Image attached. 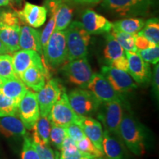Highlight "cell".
Returning <instances> with one entry per match:
<instances>
[{
  "label": "cell",
  "instance_id": "cell-35",
  "mask_svg": "<svg viewBox=\"0 0 159 159\" xmlns=\"http://www.w3.org/2000/svg\"><path fill=\"white\" fill-rule=\"evenodd\" d=\"M21 159H40L39 153L33 144L32 139L27 135L24 136Z\"/></svg>",
  "mask_w": 159,
  "mask_h": 159
},
{
  "label": "cell",
  "instance_id": "cell-47",
  "mask_svg": "<svg viewBox=\"0 0 159 159\" xmlns=\"http://www.w3.org/2000/svg\"><path fill=\"white\" fill-rule=\"evenodd\" d=\"M55 159H59V152L58 151H55Z\"/></svg>",
  "mask_w": 159,
  "mask_h": 159
},
{
  "label": "cell",
  "instance_id": "cell-29",
  "mask_svg": "<svg viewBox=\"0 0 159 159\" xmlns=\"http://www.w3.org/2000/svg\"><path fill=\"white\" fill-rule=\"evenodd\" d=\"M110 33L118 41L119 44L125 49V51L134 52H136L137 49L135 45V37L136 34H130V33H123L120 31H116L111 30Z\"/></svg>",
  "mask_w": 159,
  "mask_h": 159
},
{
  "label": "cell",
  "instance_id": "cell-22",
  "mask_svg": "<svg viewBox=\"0 0 159 159\" xmlns=\"http://www.w3.org/2000/svg\"><path fill=\"white\" fill-rule=\"evenodd\" d=\"M0 134L6 138L21 137L27 135V129L17 116L0 117Z\"/></svg>",
  "mask_w": 159,
  "mask_h": 159
},
{
  "label": "cell",
  "instance_id": "cell-12",
  "mask_svg": "<svg viewBox=\"0 0 159 159\" xmlns=\"http://www.w3.org/2000/svg\"><path fill=\"white\" fill-rule=\"evenodd\" d=\"M151 0H103V8L121 16L139 14L150 7Z\"/></svg>",
  "mask_w": 159,
  "mask_h": 159
},
{
  "label": "cell",
  "instance_id": "cell-23",
  "mask_svg": "<svg viewBox=\"0 0 159 159\" xmlns=\"http://www.w3.org/2000/svg\"><path fill=\"white\" fill-rule=\"evenodd\" d=\"M102 150L107 159H125L120 139L106 130L103 131Z\"/></svg>",
  "mask_w": 159,
  "mask_h": 159
},
{
  "label": "cell",
  "instance_id": "cell-39",
  "mask_svg": "<svg viewBox=\"0 0 159 159\" xmlns=\"http://www.w3.org/2000/svg\"><path fill=\"white\" fill-rule=\"evenodd\" d=\"M33 141V139H32ZM33 144L37 150L40 159H55V153L49 145L43 144L33 141Z\"/></svg>",
  "mask_w": 159,
  "mask_h": 159
},
{
  "label": "cell",
  "instance_id": "cell-7",
  "mask_svg": "<svg viewBox=\"0 0 159 159\" xmlns=\"http://www.w3.org/2000/svg\"><path fill=\"white\" fill-rule=\"evenodd\" d=\"M48 116L51 122L65 128L72 123L78 122L80 117L71 107L67 94L64 92L52 107Z\"/></svg>",
  "mask_w": 159,
  "mask_h": 159
},
{
  "label": "cell",
  "instance_id": "cell-51",
  "mask_svg": "<svg viewBox=\"0 0 159 159\" xmlns=\"http://www.w3.org/2000/svg\"><path fill=\"white\" fill-rule=\"evenodd\" d=\"M74 1L77 2H84V0H74Z\"/></svg>",
  "mask_w": 159,
  "mask_h": 159
},
{
  "label": "cell",
  "instance_id": "cell-38",
  "mask_svg": "<svg viewBox=\"0 0 159 159\" xmlns=\"http://www.w3.org/2000/svg\"><path fill=\"white\" fill-rule=\"evenodd\" d=\"M55 19L52 16H51L48 23L46 25L42 33H41V47H42V51L45 48L49 38H50L52 34L53 33V32L55 31Z\"/></svg>",
  "mask_w": 159,
  "mask_h": 159
},
{
  "label": "cell",
  "instance_id": "cell-3",
  "mask_svg": "<svg viewBox=\"0 0 159 159\" xmlns=\"http://www.w3.org/2000/svg\"><path fill=\"white\" fill-rule=\"evenodd\" d=\"M46 66L55 69L68 61L64 30L54 31L43 49Z\"/></svg>",
  "mask_w": 159,
  "mask_h": 159
},
{
  "label": "cell",
  "instance_id": "cell-34",
  "mask_svg": "<svg viewBox=\"0 0 159 159\" xmlns=\"http://www.w3.org/2000/svg\"><path fill=\"white\" fill-rule=\"evenodd\" d=\"M136 53L142 57L143 61L147 63L157 64L159 61V47L158 45L152 48L146 49H137Z\"/></svg>",
  "mask_w": 159,
  "mask_h": 159
},
{
  "label": "cell",
  "instance_id": "cell-36",
  "mask_svg": "<svg viewBox=\"0 0 159 159\" xmlns=\"http://www.w3.org/2000/svg\"><path fill=\"white\" fill-rule=\"evenodd\" d=\"M66 131L67 136L73 139L76 143L85 137L83 128L77 123H72L66 127Z\"/></svg>",
  "mask_w": 159,
  "mask_h": 159
},
{
  "label": "cell",
  "instance_id": "cell-24",
  "mask_svg": "<svg viewBox=\"0 0 159 159\" xmlns=\"http://www.w3.org/2000/svg\"><path fill=\"white\" fill-rule=\"evenodd\" d=\"M21 26L0 25V40L2 41L10 53L19 50V35Z\"/></svg>",
  "mask_w": 159,
  "mask_h": 159
},
{
  "label": "cell",
  "instance_id": "cell-25",
  "mask_svg": "<svg viewBox=\"0 0 159 159\" xmlns=\"http://www.w3.org/2000/svg\"><path fill=\"white\" fill-rule=\"evenodd\" d=\"M33 130V142L49 145V134L51 130V121L48 116H41L35 123Z\"/></svg>",
  "mask_w": 159,
  "mask_h": 159
},
{
  "label": "cell",
  "instance_id": "cell-26",
  "mask_svg": "<svg viewBox=\"0 0 159 159\" xmlns=\"http://www.w3.org/2000/svg\"><path fill=\"white\" fill-rule=\"evenodd\" d=\"M106 44L103 51L105 63L109 66L116 60L125 56V51L110 32L106 35Z\"/></svg>",
  "mask_w": 159,
  "mask_h": 159
},
{
  "label": "cell",
  "instance_id": "cell-5",
  "mask_svg": "<svg viewBox=\"0 0 159 159\" xmlns=\"http://www.w3.org/2000/svg\"><path fill=\"white\" fill-rule=\"evenodd\" d=\"M96 114L97 119L104 126L105 130L119 138V126L124 114L123 101L101 103Z\"/></svg>",
  "mask_w": 159,
  "mask_h": 159
},
{
  "label": "cell",
  "instance_id": "cell-4",
  "mask_svg": "<svg viewBox=\"0 0 159 159\" xmlns=\"http://www.w3.org/2000/svg\"><path fill=\"white\" fill-rule=\"evenodd\" d=\"M61 72L69 83L82 89L87 88L94 75L86 57L65 63Z\"/></svg>",
  "mask_w": 159,
  "mask_h": 159
},
{
  "label": "cell",
  "instance_id": "cell-2",
  "mask_svg": "<svg viewBox=\"0 0 159 159\" xmlns=\"http://www.w3.org/2000/svg\"><path fill=\"white\" fill-rule=\"evenodd\" d=\"M66 30L68 61L85 57L88 55L90 34L79 21L71 22Z\"/></svg>",
  "mask_w": 159,
  "mask_h": 159
},
{
  "label": "cell",
  "instance_id": "cell-21",
  "mask_svg": "<svg viewBox=\"0 0 159 159\" xmlns=\"http://www.w3.org/2000/svg\"><path fill=\"white\" fill-rule=\"evenodd\" d=\"M27 91L28 88L19 77L5 80L2 85L0 87V94L11 99L18 105Z\"/></svg>",
  "mask_w": 159,
  "mask_h": 159
},
{
  "label": "cell",
  "instance_id": "cell-37",
  "mask_svg": "<svg viewBox=\"0 0 159 159\" xmlns=\"http://www.w3.org/2000/svg\"><path fill=\"white\" fill-rule=\"evenodd\" d=\"M2 25L16 27L20 25V19L18 16L16 11H1Z\"/></svg>",
  "mask_w": 159,
  "mask_h": 159
},
{
  "label": "cell",
  "instance_id": "cell-49",
  "mask_svg": "<svg viewBox=\"0 0 159 159\" xmlns=\"http://www.w3.org/2000/svg\"><path fill=\"white\" fill-rule=\"evenodd\" d=\"M4 80H4L3 78H2V77H0V87H1V85H2Z\"/></svg>",
  "mask_w": 159,
  "mask_h": 159
},
{
  "label": "cell",
  "instance_id": "cell-53",
  "mask_svg": "<svg viewBox=\"0 0 159 159\" xmlns=\"http://www.w3.org/2000/svg\"><path fill=\"white\" fill-rule=\"evenodd\" d=\"M61 1H63V2H67L70 1V0H61Z\"/></svg>",
  "mask_w": 159,
  "mask_h": 159
},
{
  "label": "cell",
  "instance_id": "cell-31",
  "mask_svg": "<svg viewBox=\"0 0 159 159\" xmlns=\"http://www.w3.org/2000/svg\"><path fill=\"white\" fill-rule=\"evenodd\" d=\"M67 136L65 127L60 126L51 122V130L49 134V142L57 150H61L63 141Z\"/></svg>",
  "mask_w": 159,
  "mask_h": 159
},
{
  "label": "cell",
  "instance_id": "cell-42",
  "mask_svg": "<svg viewBox=\"0 0 159 159\" xmlns=\"http://www.w3.org/2000/svg\"><path fill=\"white\" fill-rule=\"evenodd\" d=\"M153 72L152 74V90H153L154 95L156 97L157 99H158L159 94V65L158 63L155 64Z\"/></svg>",
  "mask_w": 159,
  "mask_h": 159
},
{
  "label": "cell",
  "instance_id": "cell-15",
  "mask_svg": "<svg viewBox=\"0 0 159 159\" xmlns=\"http://www.w3.org/2000/svg\"><path fill=\"white\" fill-rule=\"evenodd\" d=\"M81 19L83 27L90 35L108 33L113 27L112 22L91 10L83 12Z\"/></svg>",
  "mask_w": 159,
  "mask_h": 159
},
{
  "label": "cell",
  "instance_id": "cell-28",
  "mask_svg": "<svg viewBox=\"0 0 159 159\" xmlns=\"http://www.w3.org/2000/svg\"><path fill=\"white\" fill-rule=\"evenodd\" d=\"M138 34L142 35L148 39L151 42L154 43L156 45L159 43V21L158 19L153 18V19H148L143 28L138 32Z\"/></svg>",
  "mask_w": 159,
  "mask_h": 159
},
{
  "label": "cell",
  "instance_id": "cell-32",
  "mask_svg": "<svg viewBox=\"0 0 159 159\" xmlns=\"http://www.w3.org/2000/svg\"><path fill=\"white\" fill-rule=\"evenodd\" d=\"M19 105L11 99L0 94V117L17 116Z\"/></svg>",
  "mask_w": 159,
  "mask_h": 159
},
{
  "label": "cell",
  "instance_id": "cell-27",
  "mask_svg": "<svg viewBox=\"0 0 159 159\" xmlns=\"http://www.w3.org/2000/svg\"><path fill=\"white\" fill-rule=\"evenodd\" d=\"M144 25V21L142 19L130 18V19L119 20L113 23V27L111 30L130 33V34H136L143 28Z\"/></svg>",
  "mask_w": 159,
  "mask_h": 159
},
{
  "label": "cell",
  "instance_id": "cell-20",
  "mask_svg": "<svg viewBox=\"0 0 159 159\" xmlns=\"http://www.w3.org/2000/svg\"><path fill=\"white\" fill-rule=\"evenodd\" d=\"M20 49L34 50L40 55L43 54L41 44V32L30 27L24 25L20 28L19 35Z\"/></svg>",
  "mask_w": 159,
  "mask_h": 159
},
{
  "label": "cell",
  "instance_id": "cell-9",
  "mask_svg": "<svg viewBox=\"0 0 159 159\" xmlns=\"http://www.w3.org/2000/svg\"><path fill=\"white\" fill-rule=\"evenodd\" d=\"M87 89L101 103L111 101H123L124 99L122 94L115 91L101 73L93 75Z\"/></svg>",
  "mask_w": 159,
  "mask_h": 159
},
{
  "label": "cell",
  "instance_id": "cell-46",
  "mask_svg": "<svg viewBox=\"0 0 159 159\" xmlns=\"http://www.w3.org/2000/svg\"><path fill=\"white\" fill-rule=\"evenodd\" d=\"M83 159H105L103 157H89V158H85Z\"/></svg>",
  "mask_w": 159,
  "mask_h": 159
},
{
  "label": "cell",
  "instance_id": "cell-43",
  "mask_svg": "<svg viewBox=\"0 0 159 159\" xmlns=\"http://www.w3.org/2000/svg\"><path fill=\"white\" fill-rule=\"evenodd\" d=\"M109 66L113 67V68L120 69V70L127 71H128V62L127 59L126 55L121 57L120 58L116 60L114 62H112L109 65Z\"/></svg>",
  "mask_w": 159,
  "mask_h": 159
},
{
  "label": "cell",
  "instance_id": "cell-52",
  "mask_svg": "<svg viewBox=\"0 0 159 159\" xmlns=\"http://www.w3.org/2000/svg\"><path fill=\"white\" fill-rule=\"evenodd\" d=\"M2 25V21H1V11H0V25Z\"/></svg>",
  "mask_w": 159,
  "mask_h": 159
},
{
  "label": "cell",
  "instance_id": "cell-50",
  "mask_svg": "<svg viewBox=\"0 0 159 159\" xmlns=\"http://www.w3.org/2000/svg\"><path fill=\"white\" fill-rule=\"evenodd\" d=\"M12 1H14L15 2H16V3H19V4H20V3H21V0H12Z\"/></svg>",
  "mask_w": 159,
  "mask_h": 159
},
{
  "label": "cell",
  "instance_id": "cell-8",
  "mask_svg": "<svg viewBox=\"0 0 159 159\" xmlns=\"http://www.w3.org/2000/svg\"><path fill=\"white\" fill-rule=\"evenodd\" d=\"M63 93V87L55 79H49L44 86L35 93L39 102L40 115L48 116L52 107Z\"/></svg>",
  "mask_w": 159,
  "mask_h": 159
},
{
  "label": "cell",
  "instance_id": "cell-41",
  "mask_svg": "<svg viewBox=\"0 0 159 159\" xmlns=\"http://www.w3.org/2000/svg\"><path fill=\"white\" fill-rule=\"evenodd\" d=\"M135 45L137 49H146L157 46L154 43L149 41L144 36L139 35L138 33H136V37H135Z\"/></svg>",
  "mask_w": 159,
  "mask_h": 159
},
{
  "label": "cell",
  "instance_id": "cell-17",
  "mask_svg": "<svg viewBox=\"0 0 159 159\" xmlns=\"http://www.w3.org/2000/svg\"><path fill=\"white\" fill-rule=\"evenodd\" d=\"M12 60L15 73L19 78L24 71L30 67L43 64L39 53L29 49H21L15 52L12 56Z\"/></svg>",
  "mask_w": 159,
  "mask_h": 159
},
{
  "label": "cell",
  "instance_id": "cell-11",
  "mask_svg": "<svg viewBox=\"0 0 159 159\" xmlns=\"http://www.w3.org/2000/svg\"><path fill=\"white\" fill-rule=\"evenodd\" d=\"M18 114L26 129L32 130L40 116V109L35 93L27 91L20 101L18 107Z\"/></svg>",
  "mask_w": 159,
  "mask_h": 159
},
{
  "label": "cell",
  "instance_id": "cell-1",
  "mask_svg": "<svg viewBox=\"0 0 159 159\" xmlns=\"http://www.w3.org/2000/svg\"><path fill=\"white\" fill-rule=\"evenodd\" d=\"M119 136L134 154L142 156L145 152L144 128L130 112L124 111L119 126Z\"/></svg>",
  "mask_w": 159,
  "mask_h": 159
},
{
  "label": "cell",
  "instance_id": "cell-48",
  "mask_svg": "<svg viewBox=\"0 0 159 159\" xmlns=\"http://www.w3.org/2000/svg\"><path fill=\"white\" fill-rule=\"evenodd\" d=\"M99 0H84V2H97Z\"/></svg>",
  "mask_w": 159,
  "mask_h": 159
},
{
  "label": "cell",
  "instance_id": "cell-30",
  "mask_svg": "<svg viewBox=\"0 0 159 159\" xmlns=\"http://www.w3.org/2000/svg\"><path fill=\"white\" fill-rule=\"evenodd\" d=\"M0 77L4 80L19 77L15 73L12 56L9 54L0 55Z\"/></svg>",
  "mask_w": 159,
  "mask_h": 159
},
{
  "label": "cell",
  "instance_id": "cell-18",
  "mask_svg": "<svg viewBox=\"0 0 159 159\" xmlns=\"http://www.w3.org/2000/svg\"><path fill=\"white\" fill-rule=\"evenodd\" d=\"M20 21L31 27L38 28L45 23L47 11L45 7L26 2L23 9L16 11Z\"/></svg>",
  "mask_w": 159,
  "mask_h": 159
},
{
  "label": "cell",
  "instance_id": "cell-14",
  "mask_svg": "<svg viewBox=\"0 0 159 159\" xmlns=\"http://www.w3.org/2000/svg\"><path fill=\"white\" fill-rule=\"evenodd\" d=\"M125 55L128 62V72L137 83L144 84L151 80L152 71L148 63L143 61L134 52L125 51Z\"/></svg>",
  "mask_w": 159,
  "mask_h": 159
},
{
  "label": "cell",
  "instance_id": "cell-45",
  "mask_svg": "<svg viewBox=\"0 0 159 159\" xmlns=\"http://www.w3.org/2000/svg\"><path fill=\"white\" fill-rule=\"evenodd\" d=\"M12 0H0V6L8 5Z\"/></svg>",
  "mask_w": 159,
  "mask_h": 159
},
{
  "label": "cell",
  "instance_id": "cell-6",
  "mask_svg": "<svg viewBox=\"0 0 159 159\" xmlns=\"http://www.w3.org/2000/svg\"><path fill=\"white\" fill-rule=\"evenodd\" d=\"M69 104L77 115L91 116L95 114L101 102L89 90L77 88L67 94Z\"/></svg>",
  "mask_w": 159,
  "mask_h": 159
},
{
  "label": "cell",
  "instance_id": "cell-40",
  "mask_svg": "<svg viewBox=\"0 0 159 159\" xmlns=\"http://www.w3.org/2000/svg\"><path fill=\"white\" fill-rule=\"evenodd\" d=\"M87 155L83 153L78 149H72V150H61L59 152V159H83L89 158Z\"/></svg>",
  "mask_w": 159,
  "mask_h": 159
},
{
  "label": "cell",
  "instance_id": "cell-19",
  "mask_svg": "<svg viewBox=\"0 0 159 159\" xmlns=\"http://www.w3.org/2000/svg\"><path fill=\"white\" fill-rule=\"evenodd\" d=\"M77 124L81 126L87 138L91 140L96 148L103 152V129L101 123L91 116L80 117ZM104 154V153H103Z\"/></svg>",
  "mask_w": 159,
  "mask_h": 159
},
{
  "label": "cell",
  "instance_id": "cell-16",
  "mask_svg": "<svg viewBox=\"0 0 159 159\" xmlns=\"http://www.w3.org/2000/svg\"><path fill=\"white\" fill-rule=\"evenodd\" d=\"M49 77L50 75L48 69L43 63V65L30 67L24 71L20 77V79L27 88L38 92L44 86L47 81L50 79Z\"/></svg>",
  "mask_w": 159,
  "mask_h": 159
},
{
  "label": "cell",
  "instance_id": "cell-10",
  "mask_svg": "<svg viewBox=\"0 0 159 159\" xmlns=\"http://www.w3.org/2000/svg\"><path fill=\"white\" fill-rule=\"evenodd\" d=\"M101 74L110 83L114 90L121 94L130 92L137 88L134 79L127 71L105 66L101 68Z\"/></svg>",
  "mask_w": 159,
  "mask_h": 159
},
{
  "label": "cell",
  "instance_id": "cell-33",
  "mask_svg": "<svg viewBox=\"0 0 159 159\" xmlns=\"http://www.w3.org/2000/svg\"><path fill=\"white\" fill-rule=\"evenodd\" d=\"M77 148L87 156L91 157H103L104 154L100 150H99L94 144L91 142L86 136L80 142H77Z\"/></svg>",
  "mask_w": 159,
  "mask_h": 159
},
{
  "label": "cell",
  "instance_id": "cell-44",
  "mask_svg": "<svg viewBox=\"0 0 159 159\" xmlns=\"http://www.w3.org/2000/svg\"><path fill=\"white\" fill-rule=\"evenodd\" d=\"M8 53H10L9 50L7 49V47H5V44L2 42L1 40H0V55L8 54Z\"/></svg>",
  "mask_w": 159,
  "mask_h": 159
},
{
  "label": "cell",
  "instance_id": "cell-13",
  "mask_svg": "<svg viewBox=\"0 0 159 159\" xmlns=\"http://www.w3.org/2000/svg\"><path fill=\"white\" fill-rule=\"evenodd\" d=\"M45 7L55 19V31L64 30L71 22L73 10L61 0H45Z\"/></svg>",
  "mask_w": 159,
  "mask_h": 159
}]
</instances>
